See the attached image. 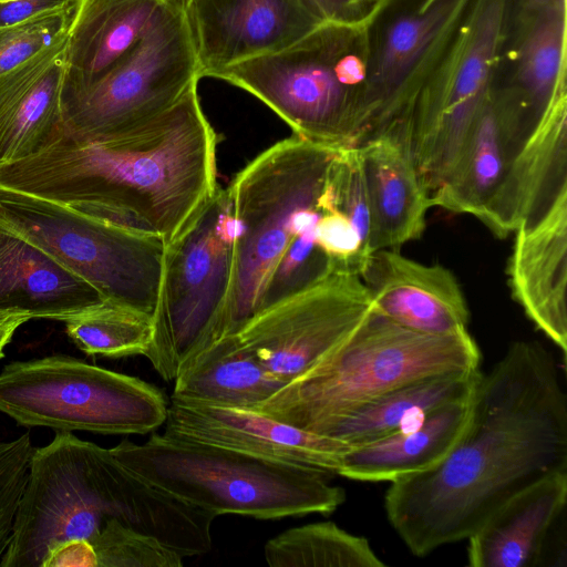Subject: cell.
Instances as JSON below:
<instances>
[{"label": "cell", "instance_id": "cell-1", "mask_svg": "<svg viewBox=\"0 0 567 567\" xmlns=\"http://www.w3.org/2000/svg\"><path fill=\"white\" fill-rule=\"evenodd\" d=\"M567 468V398L550 353L516 341L476 385L468 426L437 465L390 483L388 519L415 556L467 539L507 498Z\"/></svg>", "mask_w": 567, "mask_h": 567}, {"label": "cell", "instance_id": "cell-2", "mask_svg": "<svg viewBox=\"0 0 567 567\" xmlns=\"http://www.w3.org/2000/svg\"><path fill=\"white\" fill-rule=\"evenodd\" d=\"M194 83L173 105L113 140L64 133L0 165V187L72 206L132 233L172 241L213 197L220 136Z\"/></svg>", "mask_w": 567, "mask_h": 567}, {"label": "cell", "instance_id": "cell-3", "mask_svg": "<svg viewBox=\"0 0 567 567\" xmlns=\"http://www.w3.org/2000/svg\"><path fill=\"white\" fill-rule=\"evenodd\" d=\"M480 365L481 351L468 331L426 334L372 308L344 342L252 410L317 433L394 389Z\"/></svg>", "mask_w": 567, "mask_h": 567}, {"label": "cell", "instance_id": "cell-4", "mask_svg": "<svg viewBox=\"0 0 567 567\" xmlns=\"http://www.w3.org/2000/svg\"><path fill=\"white\" fill-rule=\"evenodd\" d=\"M127 468L157 488L215 516L276 519L330 514L344 501L319 471L266 461L168 434L110 449Z\"/></svg>", "mask_w": 567, "mask_h": 567}, {"label": "cell", "instance_id": "cell-5", "mask_svg": "<svg viewBox=\"0 0 567 567\" xmlns=\"http://www.w3.org/2000/svg\"><path fill=\"white\" fill-rule=\"evenodd\" d=\"M338 150L292 134L258 154L226 187L237 234L218 340L236 333L261 309L275 267L300 234L297 215L318 204Z\"/></svg>", "mask_w": 567, "mask_h": 567}, {"label": "cell", "instance_id": "cell-6", "mask_svg": "<svg viewBox=\"0 0 567 567\" xmlns=\"http://www.w3.org/2000/svg\"><path fill=\"white\" fill-rule=\"evenodd\" d=\"M237 225L226 188L165 245L153 319L144 357L166 381L218 340L227 303Z\"/></svg>", "mask_w": 567, "mask_h": 567}, {"label": "cell", "instance_id": "cell-7", "mask_svg": "<svg viewBox=\"0 0 567 567\" xmlns=\"http://www.w3.org/2000/svg\"><path fill=\"white\" fill-rule=\"evenodd\" d=\"M507 8L508 0H472L415 95L401 137L430 197L491 94Z\"/></svg>", "mask_w": 567, "mask_h": 567}, {"label": "cell", "instance_id": "cell-8", "mask_svg": "<svg viewBox=\"0 0 567 567\" xmlns=\"http://www.w3.org/2000/svg\"><path fill=\"white\" fill-rule=\"evenodd\" d=\"M167 409L156 386L64 354L0 371V412L25 426L146 434L164 424Z\"/></svg>", "mask_w": 567, "mask_h": 567}, {"label": "cell", "instance_id": "cell-9", "mask_svg": "<svg viewBox=\"0 0 567 567\" xmlns=\"http://www.w3.org/2000/svg\"><path fill=\"white\" fill-rule=\"evenodd\" d=\"M0 226L48 252L105 301L153 315L165 249L162 240L2 187Z\"/></svg>", "mask_w": 567, "mask_h": 567}, {"label": "cell", "instance_id": "cell-10", "mask_svg": "<svg viewBox=\"0 0 567 567\" xmlns=\"http://www.w3.org/2000/svg\"><path fill=\"white\" fill-rule=\"evenodd\" d=\"M199 80L185 0H176L125 59L61 100L64 134L78 142L113 140L168 109Z\"/></svg>", "mask_w": 567, "mask_h": 567}, {"label": "cell", "instance_id": "cell-11", "mask_svg": "<svg viewBox=\"0 0 567 567\" xmlns=\"http://www.w3.org/2000/svg\"><path fill=\"white\" fill-rule=\"evenodd\" d=\"M349 27L326 21L287 49L234 64L215 78L254 95L302 140L333 148L358 146L360 96L342 84L334 68Z\"/></svg>", "mask_w": 567, "mask_h": 567}, {"label": "cell", "instance_id": "cell-12", "mask_svg": "<svg viewBox=\"0 0 567 567\" xmlns=\"http://www.w3.org/2000/svg\"><path fill=\"white\" fill-rule=\"evenodd\" d=\"M371 310L359 275L330 271L258 311L236 334L286 384L344 342Z\"/></svg>", "mask_w": 567, "mask_h": 567}, {"label": "cell", "instance_id": "cell-13", "mask_svg": "<svg viewBox=\"0 0 567 567\" xmlns=\"http://www.w3.org/2000/svg\"><path fill=\"white\" fill-rule=\"evenodd\" d=\"M472 0H435L385 29L360 97L361 143L401 130L415 95Z\"/></svg>", "mask_w": 567, "mask_h": 567}, {"label": "cell", "instance_id": "cell-14", "mask_svg": "<svg viewBox=\"0 0 567 567\" xmlns=\"http://www.w3.org/2000/svg\"><path fill=\"white\" fill-rule=\"evenodd\" d=\"M185 9L200 79L282 51L329 21L317 0H185Z\"/></svg>", "mask_w": 567, "mask_h": 567}, {"label": "cell", "instance_id": "cell-15", "mask_svg": "<svg viewBox=\"0 0 567 567\" xmlns=\"http://www.w3.org/2000/svg\"><path fill=\"white\" fill-rule=\"evenodd\" d=\"M165 434L223 447L266 461L338 475L352 446L284 423L252 409H239L172 398Z\"/></svg>", "mask_w": 567, "mask_h": 567}, {"label": "cell", "instance_id": "cell-16", "mask_svg": "<svg viewBox=\"0 0 567 567\" xmlns=\"http://www.w3.org/2000/svg\"><path fill=\"white\" fill-rule=\"evenodd\" d=\"M360 277L373 310L417 332L436 336L467 331L468 308L455 276L398 250L374 251Z\"/></svg>", "mask_w": 567, "mask_h": 567}, {"label": "cell", "instance_id": "cell-17", "mask_svg": "<svg viewBox=\"0 0 567 567\" xmlns=\"http://www.w3.org/2000/svg\"><path fill=\"white\" fill-rule=\"evenodd\" d=\"M566 87L549 101L480 220L497 237L539 218L567 194Z\"/></svg>", "mask_w": 567, "mask_h": 567}, {"label": "cell", "instance_id": "cell-18", "mask_svg": "<svg viewBox=\"0 0 567 567\" xmlns=\"http://www.w3.org/2000/svg\"><path fill=\"white\" fill-rule=\"evenodd\" d=\"M507 266L513 298L527 318L567 351V194L516 230Z\"/></svg>", "mask_w": 567, "mask_h": 567}, {"label": "cell", "instance_id": "cell-19", "mask_svg": "<svg viewBox=\"0 0 567 567\" xmlns=\"http://www.w3.org/2000/svg\"><path fill=\"white\" fill-rule=\"evenodd\" d=\"M176 0H78L61 100L95 84L134 51Z\"/></svg>", "mask_w": 567, "mask_h": 567}, {"label": "cell", "instance_id": "cell-20", "mask_svg": "<svg viewBox=\"0 0 567 567\" xmlns=\"http://www.w3.org/2000/svg\"><path fill=\"white\" fill-rule=\"evenodd\" d=\"M567 502V468L556 471L499 505L467 538L473 567H532L542 563Z\"/></svg>", "mask_w": 567, "mask_h": 567}, {"label": "cell", "instance_id": "cell-21", "mask_svg": "<svg viewBox=\"0 0 567 567\" xmlns=\"http://www.w3.org/2000/svg\"><path fill=\"white\" fill-rule=\"evenodd\" d=\"M65 50L66 37L0 75V165L35 155L64 133Z\"/></svg>", "mask_w": 567, "mask_h": 567}, {"label": "cell", "instance_id": "cell-22", "mask_svg": "<svg viewBox=\"0 0 567 567\" xmlns=\"http://www.w3.org/2000/svg\"><path fill=\"white\" fill-rule=\"evenodd\" d=\"M103 302L90 284L0 226V320L27 317L64 322Z\"/></svg>", "mask_w": 567, "mask_h": 567}, {"label": "cell", "instance_id": "cell-23", "mask_svg": "<svg viewBox=\"0 0 567 567\" xmlns=\"http://www.w3.org/2000/svg\"><path fill=\"white\" fill-rule=\"evenodd\" d=\"M358 146L371 204L373 252L398 250L423 234L430 194L410 150L398 137L380 134Z\"/></svg>", "mask_w": 567, "mask_h": 567}, {"label": "cell", "instance_id": "cell-24", "mask_svg": "<svg viewBox=\"0 0 567 567\" xmlns=\"http://www.w3.org/2000/svg\"><path fill=\"white\" fill-rule=\"evenodd\" d=\"M473 396L474 393L445 404L385 437L351 447L342 456L338 475L361 482L391 483L437 465L465 433Z\"/></svg>", "mask_w": 567, "mask_h": 567}, {"label": "cell", "instance_id": "cell-25", "mask_svg": "<svg viewBox=\"0 0 567 567\" xmlns=\"http://www.w3.org/2000/svg\"><path fill=\"white\" fill-rule=\"evenodd\" d=\"M528 14L530 19L516 52L520 94L498 100L516 150L530 136L555 93L566 87V0H556Z\"/></svg>", "mask_w": 567, "mask_h": 567}, {"label": "cell", "instance_id": "cell-26", "mask_svg": "<svg viewBox=\"0 0 567 567\" xmlns=\"http://www.w3.org/2000/svg\"><path fill=\"white\" fill-rule=\"evenodd\" d=\"M481 375L478 368L414 381L330 422L316 434L352 447L377 441L409 427L445 404L470 398Z\"/></svg>", "mask_w": 567, "mask_h": 567}, {"label": "cell", "instance_id": "cell-27", "mask_svg": "<svg viewBox=\"0 0 567 567\" xmlns=\"http://www.w3.org/2000/svg\"><path fill=\"white\" fill-rule=\"evenodd\" d=\"M284 385L238 336L231 333L199 352L178 371L172 398L255 409Z\"/></svg>", "mask_w": 567, "mask_h": 567}, {"label": "cell", "instance_id": "cell-28", "mask_svg": "<svg viewBox=\"0 0 567 567\" xmlns=\"http://www.w3.org/2000/svg\"><path fill=\"white\" fill-rule=\"evenodd\" d=\"M509 164L497 104L491 93L455 165L431 194L432 206L480 218L502 184Z\"/></svg>", "mask_w": 567, "mask_h": 567}, {"label": "cell", "instance_id": "cell-29", "mask_svg": "<svg viewBox=\"0 0 567 567\" xmlns=\"http://www.w3.org/2000/svg\"><path fill=\"white\" fill-rule=\"evenodd\" d=\"M270 567H382L369 542L332 522L290 528L269 539L264 549Z\"/></svg>", "mask_w": 567, "mask_h": 567}, {"label": "cell", "instance_id": "cell-30", "mask_svg": "<svg viewBox=\"0 0 567 567\" xmlns=\"http://www.w3.org/2000/svg\"><path fill=\"white\" fill-rule=\"evenodd\" d=\"M74 344L89 355H144L153 338L152 315L107 301L64 321Z\"/></svg>", "mask_w": 567, "mask_h": 567}, {"label": "cell", "instance_id": "cell-31", "mask_svg": "<svg viewBox=\"0 0 567 567\" xmlns=\"http://www.w3.org/2000/svg\"><path fill=\"white\" fill-rule=\"evenodd\" d=\"M326 184L334 207L352 223L365 255L370 257L373 254V221L359 146L342 147L336 152Z\"/></svg>", "mask_w": 567, "mask_h": 567}, {"label": "cell", "instance_id": "cell-32", "mask_svg": "<svg viewBox=\"0 0 567 567\" xmlns=\"http://www.w3.org/2000/svg\"><path fill=\"white\" fill-rule=\"evenodd\" d=\"M97 567H181L183 558L154 536L115 519L109 520L91 544Z\"/></svg>", "mask_w": 567, "mask_h": 567}, {"label": "cell", "instance_id": "cell-33", "mask_svg": "<svg viewBox=\"0 0 567 567\" xmlns=\"http://www.w3.org/2000/svg\"><path fill=\"white\" fill-rule=\"evenodd\" d=\"M315 230L316 228L293 237L267 282L261 309L333 271L316 243Z\"/></svg>", "mask_w": 567, "mask_h": 567}, {"label": "cell", "instance_id": "cell-34", "mask_svg": "<svg viewBox=\"0 0 567 567\" xmlns=\"http://www.w3.org/2000/svg\"><path fill=\"white\" fill-rule=\"evenodd\" d=\"M74 8L22 23L0 27V75L18 68L66 37Z\"/></svg>", "mask_w": 567, "mask_h": 567}, {"label": "cell", "instance_id": "cell-35", "mask_svg": "<svg viewBox=\"0 0 567 567\" xmlns=\"http://www.w3.org/2000/svg\"><path fill=\"white\" fill-rule=\"evenodd\" d=\"M318 206L321 215L316 225V243L331 269L360 276L370 257L365 255L352 223L334 207L327 184L319 196Z\"/></svg>", "mask_w": 567, "mask_h": 567}, {"label": "cell", "instance_id": "cell-36", "mask_svg": "<svg viewBox=\"0 0 567 567\" xmlns=\"http://www.w3.org/2000/svg\"><path fill=\"white\" fill-rule=\"evenodd\" d=\"M33 449L29 434L0 441V556L12 533Z\"/></svg>", "mask_w": 567, "mask_h": 567}, {"label": "cell", "instance_id": "cell-37", "mask_svg": "<svg viewBox=\"0 0 567 567\" xmlns=\"http://www.w3.org/2000/svg\"><path fill=\"white\" fill-rule=\"evenodd\" d=\"M78 0H0V27L75 7Z\"/></svg>", "mask_w": 567, "mask_h": 567}, {"label": "cell", "instance_id": "cell-38", "mask_svg": "<svg viewBox=\"0 0 567 567\" xmlns=\"http://www.w3.org/2000/svg\"><path fill=\"white\" fill-rule=\"evenodd\" d=\"M41 567H97V557L87 540L68 539L48 550Z\"/></svg>", "mask_w": 567, "mask_h": 567}, {"label": "cell", "instance_id": "cell-39", "mask_svg": "<svg viewBox=\"0 0 567 567\" xmlns=\"http://www.w3.org/2000/svg\"><path fill=\"white\" fill-rule=\"evenodd\" d=\"M329 21L351 23L359 0H317Z\"/></svg>", "mask_w": 567, "mask_h": 567}, {"label": "cell", "instance_id": "cell-40", "mask_svg": "<svg viewBox=\"0 0 567 567\" xmlns=\"http://www.w3.org/2000/svg\"><path fill=\"white\" fill-rule=\"evenodd\" d=\"M29 319L27 317H10L0 320V358L3 357L4 348L12 340L16 331Z\"/></svg>", "mask_w": 567, "mask_h": 567}, {"label": "cell", "instance_id": "cell-41", "mask_svg": "<svg viewBox=\"0 0 567 567\" xmlns=\"http://www.w3.org/2000/svg\"><path fill=\"white\" fill-rule=\"evenodd\" d=\"M556 0H524L525 9L527 11H533L544 6H547Z\"/></svg>", "mask_w": 567, "mask_h": 567}, {"label": "cell", "instance_id": "cell-42", "mask_svg": "<svg viewBox=\"0 0 567 567\" xmlns=\"http://www.w3.org/2000/svg\"><path fill=\"white\" fill-rule=\"evenodd\" d=\"M433 1L435 0H423L422 3L420 4L419 7V10H422V9H425L426 7H429Z\"/></svg>", "mask_w": 567, "mask_h": 567}]
</instances>
